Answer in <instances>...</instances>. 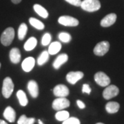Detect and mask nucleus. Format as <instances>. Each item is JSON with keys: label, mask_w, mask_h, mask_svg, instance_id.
I'll return each mask as SVG.
<instances>
[{"label": "nucleus", "mask_w": 124, "mask_h": 124, "mask_svg": "<svg viewBox=\"0 0 124 124\" xmlns=\"http://www.w3.org/2000/svg\"><path fill=\"white\" fill-rule=\"evenodd\" d=\"M61 48H62L61 43L59 42V41H54L53 43H51L50 45L49 46L48 52L50 54L54 55V54H57L60 51Z\"/></svg>", "instance_id": "a211bd4d"}, {"label": "nucleus", "mask_w": 124, "mask_h": 124, "mask_svg": "<svg viewBox=\"0 0 124 124\" xmlns=\"http://www.w3.org/2000/svg\"><path fill=\"white\" fill-rule=\"evenodd\" d=\"M15 38V30L13 28L9 27L5 30L1 35V43L5 46H8L12 44Z\"/></svg>", "instance_id": "f03ea898"}, {"label": "nucleus", "mask_w": 124, "mask_h": 124, "mask_svg": "<svg viewBox=\"0 0 124 124\" xmlns=\"http://www.w3.org/2000/svg\"><path fill=\"white\" fill-rule=\"evenodd\" d=\"M119 93V88L115 85H108L103 92V97L105 99L109 100L112 98L115 97Z\"/></svg>", "instance_id": "0eeeda50"}, {"label": "nucleus", "mask_w": 124, "mask_h": 124, "mask_svg": "<svg viewBox=\"0 0 124 124\" xmlns=\"http://www.w3.org/2000/svg\"><path fill=\"white\" fill-rule=\"evenodd\" d=\"M27 31H28V27L27 25L24 23H21V25L19 27L18 29V38L19 40H23L26 35Z\"/></svg>", "instance_id": "4be33fe9"}, {"label": "nucleus", "mask_w": 124, "mask_h": 124, "mask_svg": "<svg viewBox=\"0 0 124 124\" xmlns=\"http://www.w3.org/2000/svg\"><path fill=\"white\" fill-rule=\"evenodd\" d=\"M14 90V84L10 77H6L3 81L2 86V94L5 98L8 99Z\"/></svg>", "instance_id": "7ed1b4c3"}, {"label": "nucleus", "mask_w": 124, "mask_h": 124, "mask_svg": "<svg viewBox=\"0 0 124 124\" xmlns=\"http://www.w3.org/2000/svg\"><path fill=\"white\" fill-rule=\"evenodd\" d=\"M38 122H39V124H44V123L41 120H38Z\"/></svg>", "instance_id": "f704fd0d"}, {"label": "nucleus", "mask_w": 124, "mask_h": 124, "mask_svg": "<svg viewBox=\"0 0 124 124\" xmlns=\"http://www.w3.org/2000/svg\"><path fill=\"white\" fill-rule=\"evenodd\" d=\"M11 1H12V2H13V4H19V3L22 1V0H11Z\"/></svg>", "instance_id": "473e14b6"}, {"label": "nucleus", "mask_w": 124, "mask_h": 124, "mask_svg": "<svg viewBox=\"0 0 124 124\" xmlns=\"http://www.w3.org/2000/svg\"><path fill=\"white\" fill-rule=\"evenodd\" d=\"M70 105V101L67 99L66 97H58L57 99L54 100L52 106L54 110L59 111L68 108Z\"/></svg>", "instance_id": "20e7f679"}, {"label": "nucleus", "mask_w": 124, "mask_h": 124, "mask_svg": "<svg viewBox=\"0 0 124 124\" xmlns=\"http://www.w3.org/2000/svg\"><path fill=\"white\" fill-rule=\"evenodd\" d=\"M53 93L54 96L57 97H66L69 94L70 91L66 85L59 84L54 88Z\"/></svg>", "instance_id": "9d476101"}, {"label": "nucleus", "mask_w": 124, "mask_h": 124, "mask_svg": "<svg viewBox=\"0 0 124 124\" xmlns=\"http://www.w3.org/2000/svg\"><path fill=\"white\" fill-rule=\"evenodd\" d=\"M58 22L65 26H77L79 23L76 18L67 15L61 16L58 19Z\"/></svg>", "instance_id": "6e6552de"}, {"label": "nucleus", "mask_w": 124, "mask_h": 124, "mask_svg": "<svg viewBox=\"0 0 124 124\" xmlns=\"http://www.w3.org/2000/svg\"><path fill=\"white\" fill-rule=\"evenodd\" d=\"M62 124H81L79 119L76 117H69L68 119L63 121Z\"/></svg>", "instance_id": "c85d7f7f"}, {"label": "nucleus", "mask_w": 124, "mask_h": 124, "mask_svg": "<svg viewBox=\"0 0 124 124\" xmlns=\"http://www.w3.org/2000/svg\"><path fill=\"white\" fill-rule=\"evenodd\" d=\"M29 23L31 26L35 28L37 30H43L44 28V24L39 21V19L34 17H31L29 19Z\"/></svg>", "instance_id": "5701e85b"}, {"label": "nucleus", "mask_w": 124, "mask_h": 124, "mask_svg": "<svg viewBox=\"0 0 124 124\" xmlns=\"http://www.w3.org/2000/svg\"><path fill=\"white\" fill-rule=\"evenodd\" d=\"M0 124H8L5 121H4V120H1L0 119Z\"/></svg>", "instance_id": "72a5a7b5"}, {"label": "nucleus", "mask_w": 124, "mask_h": 124, "mask_svg": "<svg viewBox=\"0 0 124 124\" xmlns=\"http://www.w3.org/2000/svg\"><path fill=\"white\" fill-rule=\"evenodd\" d=\"M0 68H1V63H0Z\"/></svg>", "instance_id": "e433bc0d"}, {"label": "nucleus", "mask_w": 124, "mask_h": 124, "mask_svg": "<svg viewBox=\"0 0 124 124\" xmlns=\"http://www.w3.org/2000/svg\"><path fill=\"white\" fill-rule=\"evenodd\" d=\"M84 76V72L81 71H75V72H70L67 74L66 80L70 84H75L76 83L81 79Z\"/></svg>", "instance_id": "1a4fd4ad"}, {"label": "nucleus", "mask_w": 124, "mask_h": 124, "mask_svg": "<svg viewBox=\"0 0 124 124\" xmlns=\"http://www.w3.org/2000/svg\"><path fill=\"white\" fill-rule=\"evenodd\" d=\"M28 92L33 98H37L39 95V87L38 84L34 80H31L28 83Z\"/></svg>", "instance_id": "ddd939ff"}, {"label": "nucleus", "mask_w": 124, "mask_h": 124, "mask_svg": "<svg viewBox=\"0 0 124 124\" xmlns=\"http://www.w3.org/2000/svg\"><path fill=\"white\" fill-rule=\"evenodd\" d=\"M17 97L18 100L19 101V103L22 106H27L28 103V100L26 97V93H24L22 90H18L17 93Z\"/></svg>", "instance_id": "aec40b11"}, {"label": "nucleus", "mask_w": 124, "mask_h": 124, "mask_svg": "<svg viewBox=\"0 0 124 124\" xmlns=\"http://www.w3.org/2000/svg\"><path fill=\"white\" fill-rule=\"evenodd\" d=\"M35 64V59L32 57H28L23 61L22 67L23 71L28 72L33 69Z\"/></svg>", "instance_id": "f8f14e48"}, {"label": "nucleus", "mask_w": 124, "mask_h": 124, "mask_svg": "<svg viewBox=\"0 0 124 124\" xmlns=\"http://www.w3.org/2000/svg\"><path fill=\"white\" fill-rule=\"evenodd\" d=\"M33 8L35 10V11L39 15L40 17L44 18V19H46V18H47L48 17V11L43 6H41V5L35 4L33 6Z\"/></svg>", "instance_id": "412c9836"}, {"label": "nucleus", "mask_w": 124, "mask_h": 124, "mask_svg": "<svg viewBox=\"0 0 124 124\" xmlns=\"http://www.w3.org/2000/svg\"><path fill=\"white\" fill-rule=\"evenodd\" d=\"M4 116L6 119L10 123H13L16 119V112L12 107L8 106L4 112Z\"/></svg>", "instance_id": "4468645a"}, {"label": "nucleus", "mask_w": 124, "mask_h": 124, "mask_svg": "<svg viewBox=\"0 0 124 124\" xmlns=\"http://www.w3.org/2000/svg\"><path fill=\"white\" fill-rule=\"evenodd\" d=\"M80 6L85 11L93 13L100 9L101 3L99 0H84L81 1Z\"/></svg>", "instance_id": "f257e3e1"}, {"label": "nucleus", "mask_w": 124, "mask_h": 124, "mask_svg": "<svg viewBox=\"0 0 124 124\" xmlns=\"http://www.w3.org/2000/svg\"><path fill=\"white\" fill-rule=\"evenodd\" d=\"M77 106L80 109H84L85 108V103L83 101H80V100H77Z\"/></svg>", "instance_id": "2f4dec72"}, {"label": "nucleus", "mask_w": 124, "mask_h": 124, "mask_svg": "<svg viewBox=\"0 0 124 124\" xmlns=\"http://www.w3.org/2000/svg\"><path fill=\"white\" fill-rule=\"evenodd\" d=\"M65 1H66L68 3L75 6H80L81 4V0H65Z\"/></svg>", "instance_id": "7c9ffc66"}, {"label": "nucleus", "mask_w": 124, "mask_h": 124, "mask_svg": "<svg viewBox=\"0 0 124 124\" xmlns=\"http://www.w3.org/2000/svg\"><path fill=\"white\" fill-rule=\"evenodd\" d=\"M103 124V123H97V124Z\"/></svg>", "instance_id": "c9c22d12"}, {"label": "nucleus", "mask_w": 124, "mask_h": 124, "mask_svg": "<svg viewBox=\"0 0 124 124\" xmlns=\"http://www.w3.org/2000/svg\"><path fill=\"white\" fill-rule=\"evenodd\" d=\"M37 44V40L35 37H32L27 40L26 42L24 44L23 48L26 51H31L36 47Z\"/></svg>", "instance_id": "6ab92c4d"}, {"label": "nucleus", "mask_w": 124, "mask_h": 124, "mask_svg": "<svg viewBox=\"0 0 124 124\" xmlns=\"http://www.w3.org/2000/svg\"><path fill=\"white\" fill-rule=\"evenodd\" d=\"M110 48V44L107 41H103L95 46L94 48V53L97 56H103L108 52Z\"/></svg>", "instance_id": "39448f33"}, {"label": "nucleus", "mask_w": 124, "mask_h": 124, "mask_svg": "<svg viewBox=\"0 0 124 124\" xmlns=\"http://www.w3.org/2000/svg\"><path fill=\"white\" fill-rule=\"evenodd\" d=\"M51 41V35L50 33H45L41 39V44L43 46H48Z\"/></svg>", "instance_id": "cd10ccee"}, {"label": "nucleus", "mask_w": 124, "mask_h": 124, "mask_svg": "<svg viewBox=\"0 0 124 124\" xmlns=\"http://www.w3.org/2000/svg\"><path fill=\"white\" fill-rule=\"evenodd\" d=\"M116 20V15L115 13L108 14L103 18L101 21V26L103 27L111 26L115 23Z\"/></svg>", "instance_id": "9b49d317"}, {"label": "nucleus", "mask_w": 124, "mask_h": 124, "mask_svg": "<svg viewBox=\"0 0 124 124\" xmlns=\"http://www.w3.org/2000/svg\"><path fill=\"white\" fill-rule=\"evenodd\" d=\"M49 53L47 50L43 51L41 54L39 55V57L37 59V64L39 66H42L44 63L48 61L49 59Z\"/></svg>", "instance_id": "b1692460"}, {"label": "nucleus", "mask_w": 124, "mask_h": 124, "mask_svg": "<svg viewBox=\"0 0 124 124\" xmlns=\"http://www.w3.org/2000/svg\"><path fill=\"white\" fill-rule=\"evenodd\" d=\"M68 59V56L66 54L63 53L59 54L54 62L53 65L54 68L56 70L59 69L60 67L62 66L63 64H64L66 62H67Z\"/></svg>", "instance_id": "2eb2a0df"}, {"label": "nucleus", "mask_w": 124, "mask_h": 124, "mask_svg": "<svg viewBox=\"0 0 124 124\" xmlns=\"http://www.w3.org/2000/svg\"><path fill=\"white\" fill-rule=\"evenodd\" d=\"M119 103L116 101H110L106 105V110L110 114H114L117 112L119 110Z\"/></svg>", "instance_id": "f3484780"}, {"label": "nucleus", "mask_w": 124, "mask_h": 124, "mask_svg": "<svg viewBox=\"0 0 124 124\" xmlns=\"http://www.w3.org/2000/svg\"><path fill=\"white\" fill-rule=\"evenodd\" d=\"M70 117V114L68 111L63 110H59L55 115V118L56 119L59 121H64L65 120L68 119Z\"/></svg>", "instance_id": "393cba45"}, {"label": "nucleus", "mask_w": 124, "mask_h": 124, "mask_svg": "<svg viewBox=\"0 0 124 124\" xmlns=\"http://www.w3.org/2000/svg\"><path fill=\"white\" fill-rule=\"evenodd\" d=\"M82 93H86L88 94H90V93H91V88L89 86L88 84H85L83 85V87H82Z\"/></svg>", "instance_id": "c756f323"}, {"label": "nucleus", "mask_w": 124, "mask_h": 124, "mask_svg": "<svg viewBox=\"0 0 124 124\" xmlns=\"http://www.w3.org/2000/svg\"><path fill=\"white\" fill-rule=\"evenodd\" d=\"M35 122V118H28L25 115H22L18 120L17 124H34Z\"/></svg>", "instance_id": "a878e982"}, {"label": "nucleus", "mask_w": 124, "mask_h": 124, "mask_svg": "<svg viewBox=\"0 0 124 124\" xmlns=\"http://www.w3.org/2000/svg\"><path fill=\"white\" fill-rule=\"evenodd\" d=\"M95 82L102 87H106L110 84V79L103 72H98L94 75Z\"/></svg>", "instance_id": "423d86ee"}, {"label": "nucleus", "mask_w": 124, "mask_h": 124, "mask_svg": "<svg viewBox=\"0 0 124 124\" xmlns=\"http://www.w3.org/2000/svg\"><path fill=\"white\" fill-rule=\"evenodd\" d=\"M9 57L10 62L13 63H18L21 60V53L20 50L17 48H13L10 50Z\"/></svg>", "instance_id": "dca6fc26"}, {"label": "nucleus", "mask_w": 124, "mask_h": 124, "mask_svg": "<svg viewBox=\"0 0 124 124\" xmlns=\"http://www.w3.org/2000/svg\"><path fill=\"white\" fill-rule=\"evenodd\" d=\"M59 39L60 41H62V42H64V43H68L70 41L71 37L70 35L68 32H60L59 34Z\"/></svg>", "instance_id": "bb28decb"}]
</instances>
